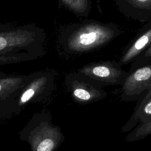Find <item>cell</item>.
Here are the masks:
<instances>
[{
  "label": "cell",
  "instance_id": "11",
  "mask_svg": "<svg viewBox=\"0 0 151 151\" xmlns=\"http://www.w3.org/2000/svg\"><path fill=\"white\" fill-rule=\"evenodd\" d=\"M150 63H151V45L133 60L128 73H131L135 69Z\"/></svg>",
  "mask_w": 151,
  "mask_h": 151
},
{
  "label": "cell",
  "instance_id": "3",
  "mask_svg": "<svg viewBox=\"0 0 151 151\" xmlns=\"http://www.w3.org/2000/svg\"><path fill=\"white\" fill-rule=\"evenodd\" d=\"M77 71L85 75L102 86H122L129 75L119 62L101 61L88 63Z\"/></svg>",
  "mask_w": 151,
  "mask_h": 151
},
{
  "label": "cell",
  "instance_id": "9",
  "mask_svg": "<svg viewBox=\"0 0 151 151\" xmlns=\"http://www.w3.org/2000/svg\"><path fill=\"white\" fill-rule=\"evenodd\" d=\"M59 7H64L75 15L87 18L91 7V0H58Z\"/></svg>",
  "mask_w": 151,
  "mask_h": 151
},
{
  "label": "cell",
  "instance_id": "14",
  "mask_svg": "<svg viewBox=\"0 0 151 151\" xmlns=\"http://www.w3.org/2000/svg\"><path fill=\"white\" fill-rule=\"evenodd\" d=\"M1 86L0 85V91H1Z\"/></svg>",
  "mask_w": 151,
  "mask_h": 151
},
{
  "label": "cell",
  "instance_id": "6",
  "mask_svg": "<svg viewBox=\"0 0 151 151\" xmlns=\"http://www.w3.org/2000/svg\"><path fill=\"white\" fill-rule=\"evenodd\" d=\"M151 45V19L139 31L125 47L119 63L121 66L132 63L133 60Z\"/></svg>",
  "mask_w": 151,
  "mask_h": 151
},
{
  "label": "cell",
  "instance_id": "7",
  "mask_svg": "<svg viewBox=\"0 0 151 151\" xmlns=\"http://www.w3.org/2000/svg\"><path fill=\"white\" fill-rule=\"evenodd\" d=\"M119 11L127 17L141 23L151 19V0H113Z\"/></svg>",
  "mask_w": 151,
  "mask_h": 151
},
{
  "label": "cell",
  "instance_id": "5",
  "mask_svg": "<svg viewBox=\"0 0 151 151\" xmlns=\"http://www.w3.org/2000/svg\"><path fill=\"white\" fill-rule=\"evenodd\" d=\"M151 86V63L131 73L122 86L120 99L124 101H138Z\"/></svg>",
  "mask_w": 151,
  "mask_h": 151
},
{
  "label": "cell",
  "instance_id": "4",
  "mask_svg": "<svg viewBox=\"0 0 151 151\" xmlns=\"http://www.w3.org/2000/svg\"><path fill=\"white\" fill-rule=\"evenodd\" d=\"M67 83L73 99L78 104L94 103L107 96L103 86L78 71L68 76Z\"/></svg>",
  "mask_w": 151,
  "mask_h": 151
},
{
  "label": "cell",
  "instance_id": "10",
  "mask_svg": "<svg viewBox=\"0 0 151 151\" xmlns=\"http://www.w3.org/2000/svg\"><path fill=\"white\" fill-rule=\"evenodd\" d=\"M149 136H151V120L136 126L126 136L125 139L127 142H132L140 140Z\"/></svg>",
  "mask_w": 151,
  "mask_h": 151
},
{
  "label": "cell",
  "instance_id": "8",
  "mask_svg": "<svg viewBox=\"0 0 151 151\" xmlns=\"http://www.w3.org/2000/svg\"><path fill=\"white\" fill-rule=\"evenodd\" d=\"M138 101L131 117L121 129L123 133L130 132L138 124L151 120V86Z\"/></svg>",
  "mask_w": 151,
  "mask_h": 151
},
{
  "label": "cell",
  "instance_id": "13",
  "mask_svg": "<svg viewBox=\"0 0 151 151\" xmlns=\"http://www.w3.org/2000/svg\"><path fill=\"white\" fill-rule=\"evenodd\" d=\"M34 90L33 89L29 88V89L27 90L22 96L21 99V101L23 103L27 101L32 97V96L34 95Z\"/></svg>",
  "mask_w": 151,
  "mask_h": 151
},
{
  "label": "cell",
  "instance_id": "2",
  "mask_svg": "<svg viewBox=\"0 0 151 151\" xmlns=\"http://www.w3.org/2000/svg\"><path fill=\"white\" fill-rule=\"evenodd\" d=\"M45 40V31L35 24H0V60L38 54Z\"/></svg>",
  "mask_w": 151,
  "mask_h": 151
},
{
  "label": "cell",
  "instance_id": "1",
  "mask_svg": "<svg viewBox=\"0 0 151 151\" xmlns=\"http://www.w3.org/2000/svg\"><path fill=\"white\" fill-rule=\"evenodd\" d=\"M121 33L114 23L86 20L67 26L60 34L58 40L66 52L79 54L101 48Z\"/></svg>",
  "mask_w": 151,
  "mask_h": 151
},
{
  "label": "cell",
  "instance_id": "12",
  "mask_svg": "<svg viewBox=\"0 0 151 151\" xmlns=\"http://www.w3.org/2000/svg\"><path fill=\"white\" fill-rule=\"evenodd\" d=\"M60 139V135L48 137L41 141L37 147V151H52Z\"/></svg>",
  "mask_w": 151,
  "mask_h": 151
}]
</instances>
